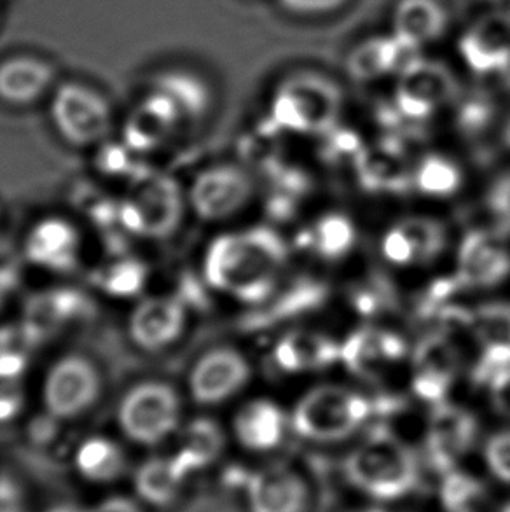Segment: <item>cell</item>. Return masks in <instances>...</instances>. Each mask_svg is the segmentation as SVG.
Here are the masks:
<instances>
[{
    "label": "cell",
    "mask_w": 510,
    "mask_h": 512,
    "mask_svg": "<svg viewBox=\"0 0 510 512\" xmlns=\"http://www.w3.org/2000/svg\"><path fill=\"white\" fill-rule=\"evenodd\" d=\"M186 327V306L170 294L138 301L128 317L131 343L149 353L168 350L184 336Z\"/></svg>",
    "instance_id": "cell-16"
},
{
    "label": "cell",
    "mask_w": 510,
    "mask_h": 512,
    "mask_svg": "<svg viewBox=\"0 0 510 512\" xmlns=\"http://www.w3.org/2000/svg\"><path fill=\"white\" fill-rule=\"evenodd\" d=\"M345 474L359 492L383 502L404 499L420 481L413 451L388 432L357 444L346 457Z\"/></svg>",
    "instance_id": "cell-2"
},
{
    "label": "cell",
    "mask_w": 510,
    "mask_h": 512,
    "mask_svg": "<svg viewBox=\"0 0 510 512\" xmlns=\"http://www.w3.org/2000/svg\"><path fill=\"white\" fill-rule=\"evenodd\" d=\"M187 203L201 221H228L249 205L255 194L254 177L245 168L221 163L205 168L186 189Z\"/></svg>",
    "instance_id": "cell-8"
},
{
    "label": "cell",
    "mask_w": 510,
    "mask_h": 512,
    "mask_svg": "<svg viewBox=\"0 0 510 512\" xmlns=\"http://www.w3.org/2000/svg\"><path fill=\"white\" fill-rule=\"evenodd\" d=\"M49 112L56 132L70 146H100L111 135L114 126L109 102L97 90L84 84L60 86L53 95Z\"/></svg>",
    "instance_id": "cell-6"
},
{
    "label": "cell",
    "mask_w": 510,
    "mask_h": 512,
    "mask_svg": "<svg viewBox=\"0 0 510 512\" xmlns=\"http://www.w3.org/2000/svg\"><path fill=\"white\" fill-rule=\"evenodd\" d=\"M119 429L131 443L158 446L180 429L182 399L166 381L145 380L128 388L118 406Z\"/></svg>",
    "instance_id": "cell-5"
},
{
    "label": "cell",
    "mask_w": 510,
    "mask_h": 512,
    "mask_svg": "<svg viewBox=\"0 0 510 512\" xmlns=\"http://www.w3.org/2000/svg\"><path fill=\"white\" fill-rule=\"evenodd\" d=\"M324 296V285L313 280H301L283 291L276 289L273 296L259 306H264V322L275 324L280 320L294 319L297 315L310 312L324 301Z\"/></svg>",
    "instance_id": "cell-30"
},
{
    "label": "cell",
    "mask_w": 510,
    "mask_h": 512,
    "mask_svg": "<svg viewBox=\"0 0 510 512\" xmlns=\"http://www.w3.org/2000/svg\"><path fill=\"white\" fill-rule=\"evenodd\" d=\"M154 90L163 93L179 109L184 123L203 118L210 105L207 88L198 79L179 72L159 77Z\"/></svg>",
    "instance_id": "cell-32"
},
{
    "label": "cell",
    "mask_w": 510,
    "mask_h": 512,
    "mask_svg": "<svg viewBox=\"0 0 510 512\" xmlns=\"http://www.w3.org/2000/svg\"><path fill=\"white\" fill-rule=\"evenodd\" d=\"M479 434L476 416L451 402L435 406L427 425V457L437 471H453L474 448Z\"/></svg>",
    "instance_id": "cell-15"
},
{
    "label": "cell",
    "mask_w": 510,
    "mask_h": 512,
    "mask_svg": "<svg viewBox=\"0 0 510 512\" xmlns=\"http://www.w3.org/2000/svg\"><path fill=\"white\" fill-rule=\"evenodd\" d=\"M462 369L458 346L444 334H430L411 353V390L428 404L446 402Z\"/></svg>",
    "instance_id": "cell-13"
},
{
    "label": "cell",
    "mask_w": 510,
    "mask_h": 512,
    "mask_svg": "<svg viewBox=\"0 0 510 512\" xmlns=\"http://www.w3.org/2000/svg\"><path fill=\"white\" fill-rule=\"evenodd\" d=\"M357 243V229L350 217L325 214L301 229L297 247L320 261H339L352 252Z\"/></svg>",
    "instance_id": "cell-24"
},
{
    "label": "cell",
    "mask_w": 510,
    "mask_h": 512,
    "mask_svg": "<svg viewBox=\"0 0 510 512\" xmlns=\"http://www.w3.org/2000/svg\"><path fill=\"white\" fill-rule=\"evenodd\" d=\"M456 282L470 291L493 289L510 277V243L491 229L463 236L456 254Z\"/></svg>",
    "instance_id": "cell-12"
},
{
    "label": "cell",
    "mask_w": 510,
    "mask_h": 512,
    "mask_svg": "<svg viewBox=\"0 0 510 512\" xmlns=\"http://www.w3.org/2000/svg\"><path fill=\"white\" fill-rule=\"evenodd\" d=\"M462 170L451 158L428 154L414 163L413 187L430 198H449L462 186Z\"/></svg>",
    "instance_id": "cell-31"
},
{
    "label": "cell",
    "mask_w": 510,
    "mask_h": 512,
    "mask_svg": "<svg viewBox=\"0 0 510 512\" xmlns=\"http://www.w3.org/2000/svg\"><path fill=\"white\" fill-rule=\"evenodd\" d=\"M287 259L282 236L268 226H254L214 238L203 257V277L224 296L259 306L280 287Z\"/></svg>",
    "instance_id": "cell-1"
},
{
    "label": "cell",
    "mask_w": 510,
    "mask_h": 512,
    "mask_svg": "<svg viewBox=\"0 0 510 512\" xmlns=\"http://www.w3.org/2000/svg\"><path fill=\"white\" fill-rule=\"evenodd\" d=\"M289 427L292 429L290 416L269 399H255L243 404L233 420L236 441L254 453H269L280 448Z\"/></svg>",
    "instance_id": "cell-21"
},
{
    "label": "cell",
    "mask_w": 510,
    "mask_h": 512,
    "mask_svg": "<svg viewBox=\"0 0 510 512\" xmlns=\"http://www.w3.org/2000/svg\"><path fill=\"white\" fill-rule=\"evenodd\" d=\"M53 79V69L39 58H11L0 65V98L11 105L34 104Z\"/></svg>",
    "instance_id": "cell-25"
},
{
    "label": "cell",
    "mask_w": 510,
    "mask_h": 512,
    "mask_svg": "<svg viewBox=\"0 0 510 512\" xmlns=\"http://www.w3.org/2000/svg\"><path fill=\"white\" fill-rule=\"evenodd\" d=\"M373 416L366 395L341 385L311 388L290 415L292 430L313 443H338L355 436Z\"/></svg>",
    "instance_id": "cell-3"
},
{
    "label": "cell",
    "mask_w": 510,
    "mask_h": 512,
    "mask_svg": "<svg viewBox=\"0 0 510 512\" xmlns=\"http://www.w3.org/2000/svg\"><path fill=\"white\" fill-rule=\"evenodd\" d=\"M88 512H142V509L133 500L125 499V497H112Z\"/></svg>",
    "instance_id": "cell-37"
},
{
    "label": "cell",
    "mask_w": 510,
    "mask_h": 512,
    "mask_svg": "<svg viewBox=\"0 0 510 512\" xmlns=\"http://www.w3.org/2000/svg\"><path fill=\"white\" fill-rule=\"evenodd\" d=\"M102 394V374L93 360L67 353L55 360L42 381V404L58 420L86 415Z\"/></svg>",
    "instance_id": "cell-7"
},
{
    "label": "cell",
    "mask_w": 510,
    "mask_h": 512,
    "mask_svg": "<svg viewBox=\"0 0 510 512\" xmlns=\"http://www.w3.org/2000/svg\"><path fill=\"white\" fill-rule=\"evenodd\" d=\"M355 512H385V511H380V509H364V511H355Z\"/></svg>",
    "instance_id": "cell-40"
},
{
    "label": "cell",
    "mask_w": 510,
    "mask_h": 512,
    "mask_svg": "<svg viewBox=\"0 0 510 512\" xmlns=\"http://www.w3.org/2000/svg\"><path fill=\"white\" fill-rule=\"evenodd\" d=\"M21 374L23 364L18 357L0 359V422L13 418L21 408Z\"/></svg>",
    "instance_id": "cell-33"
},
{
    "label": "cell",
    "mask_w": 510,
    "mask_h": 512,
    "mask_svg": "<svg viewBox=\"0 0 510 512\" xmlns=\"http://www.w3.org/2000/svg\"><path fill=\"white\" fill-rule=\"evenodd\" d=\"M484 460L498 481L510 485V430L490 437L484 448Z\"/></svg>",
    "instance_id": "cell-34"
},
{
    "label": "cell",
    "mask_w": 510,
    "mask_h": 512,
    "mask_svg": "<svg viewBox=\"0 0 510 512\" xmlns=\"http://www.w3.org/2000/svg\"><path fill=\"white\" fill-rule=\"evenodd\" d=\"M49 512H76V509H72V507H58V509H53V511Z\"/></svg>",
    "instance_id": "cell-38"
},
{
    "label": "cell",
    "mask_w": 510,
    "mask_h": 512,
    "mask_svg": "<svg viewBox=\"0 0 510 512\" xmlns=\"http://www.w3.org/2000/svg\"><path fill=\"white\" fill-rule=\"evenodd\" d=\"M341 360V345L320 331L294 329L283 334L271 350L276 373L297 376L324 371Z\"/></svg>",
    "instance_id": "cell-18"
},
{
    "label": "cell",
    "mask_w": 510,
    "mask_h": 512,
    "mask_svg": "<svg viewBox=\"0 0 510 512\" xmlns=\"http://www.w3.org/2000/svg\"><path fill=\"white\" fill-rule=\"evenodd\" d=\"M83 240L72 222L49 215L35 222L23 243L30 263L51 273H69L81 261Z\"/></svg>",
    "instance_id": "cell-17"
},
{
    "label": "cell",
    "mask_w": 510,
    "mask_h": 512,
    "mask_svg": "<svg viewBox=\"0 0 510 512\" xmlns=\"http://www.w3.org/2000/svg\"><path fill=\"white\" fill-rule=\"evenodd\" d=\"M409 355L407 341L385 327H360L341 343V364L357 378L378 381L395 373Z\"/></svg>",
    "instance_id": "cell-11"
},
{
    "label": "cell",
    "mask_w": 510,
    "mask_h": 512,
    "mask_svg": "<svg viewBox=\"0 0 510 512\" xmlns=\"http://www.w3.org/2000/svg\"><path fill=\"white\" fill-rule=\"evenodd\" d=\"M126 467L125 451L109 437H88L77 448V472L91 483H112L125 474Z\"/></svg>",
    "instance_id": "cell-27"
},
{
    "label": "cell",
    "mask_w": 510,
    "mask_h": 512,
    "mask_svg": "<svg viewBox=\"0 0 510 512\" xmlns=\"http://www.w3.org/2000/svg\"><path fill=\"white\" fill-rule=\"evenodd\" d=\"M353 165L360 184L369 191L400 193L413 187L414 163L399 144L364 146Z\"/></svg>",
    "instance_id": "cell-22"
},
{
    "label": "cell",
    "mask_w": 510,
    "mask_h": 512,
    "mask_svg": "<svg viewBox=\"0 0 510 512\" xmlns=\"http://www.w3.org/2000/svg\"><path fill=\"white\" fill-rule=\"evenodd\" d=\"M338 114L336 91L313 81L287 86L276 98L273 109V119L282 130L308 135L334 130Z\"/></svg>",
    "instance_id": "cell-9"
},
{
    "label": "cell",
    "mask_w": 510,
    "mask_h": 512,
    "mask_svg": "<svg viewBox=\"0 0 510 512\" xmlns=\"http://www.w3.org/2000/svg\"><path fill=\"white\" fill-rule=\"evenodd\" d=\"M448 245V229L434 217L411 215L392 224L381 238V254L397 268L434 263Z\"/></svg>",
    "instance_id": "cell-14"
},
{
    "label": "cell",
    "mask_w": 510,
    "mask_h": 512,
    "mask_svg": "<svg viewBox=\"0 0 510 512\" xmlns=\"http://www.w3.org/2000/svg\"><path fill=\"white\" fill-rule=\"evenodd\" d=\"M439 500L446 512H486L490 493L481 479L453 469L442 476Z\"/></svg>",
    "instance_id": "cell-29"
},
{
    "label": "cell",
    "mask_w": 510,
    "mask_h": 512,
    "mask_svg": "<svg viewBox=\"0 0 510 512\" xmlns=\"http://www.w3.org/2000/svg\"><path fill=\"white\" fill-rule=\"evenodd\" d=\"M186 476L179 471L173 457L145 460L135 472V490L140 499L152 506H168L179 495Z\"/></svg>",
    "instance_id": "cell-28"
},
{
    "label": "cell",
    "mask_w": 510,
    "mask_h": 512,
    "mask_svg": "<svg viewBox=\"0 0 510 512\" xmlns=\"http://www.w3.org/2000/svg\"><path fill=\"white\" fill-rule=\"evenodd\" d=\"M469 331L491 374L510 366V303H486L470 310Z\"/></svg>",
    "instance_id": "cell-23"
},
{
    "label": "cell",
    "mask_w": 510,
    "mask_h": 512,
    "mask_svg": "<svg viewBox=\"0 0 510 512\" xmlns=\"http://www.w3.org/2000/svg\"><path fill=\"white\" fill-rule=\"evenodd\" d=\"M245 488L250 512H306L310 504L304 479L285 465L249 474Z\"/></svg>",
    "instance_id": "cell-19"
},
{
    "label": "cell",
    "mask_w": 510,
    "mask_h": 512,
    "mask_svg": "<svg viewBox=\"0 0 510 512\" xmlns=\"http://www.w3.org/2000/svg\"><path fill=\"white\" fill-rule=\"evenodd\" d=\"M490 207L495 217L510 228V173L498 179L491 189Z\"/></svg>",
    "instance_id": "cell-36"
},
{
    "label": "cell",
    "mask_w": 510,
    "mask_h": 512,
    "mask_svg": "<svg viewBox=\"0 0 510 512\" xmlns=\"http://www.w3.org/2000/svg\"><path fill=\"white\" fill-rule=\"evenodd\" d=\"M490 399L493 408L510 420V366L491 374Z\"/></svg>",
    "instance_id": "cell-35"
},
{
    "label": "cell",
    "mask_w": 510,
    "mask_h": 512,
    "mask_svg": "<svg viewBox=\"0 0 510 512\" xmlns=\"http://www.w3.org/2000/svg\"><path fill=\"white\" fill-rule=\"evenodd\" d=\"M250 380V364L242 352L217 346L194 362L187 388L198 406H219L242 392Z\"/></svg>",
    "instance_id": "cell-10"
},
{
    "label": "cell",
    "mask_w": 510,
    "mask_h": 512,
    "mask_svg": "<svg viewBox=\"0 0 510 512\" xmlns=\"http://www.w3.org/2000/svg\"><path fill=\"white\" fill-rule=\"evenodd\" d=\"M498 512H510V500L507 502V504H504V506L500 507Z\"/></svg>",
    "instance_id": "cell-39"
},
{
    "label": "cell",
    "mask_w": 510,
    "mask_h": 512,
    "mask_svg": "<svg viewBox=\"0 0 510 512\" xmlns=\"http://www.w3.org/2000/svg\"><path fill=\"white\" fill-rule=\"evenodd\" d=\"M184 123L179 109L168 98L152 91L135 107L123 126L125 146L131 153H152L165 146Z\"/></svg>",
    "instance_id": "cell-20"
},
{
    "label": "cell",
    "mask_w": 510,
    "mask_h": 512,
    "mask_svg": "<svg viewBox=\"0 0 510 512\" xmlns=\"http://www.w3.org/2000/svg\"><path fill=\"white\" fill-rule=\"evenodd\" d=\"M180 444L173 462L184 476L214 464L226 448V436L219 423L196 418L180 430Z\"/></svg>",
    "instance_id": "cell-26"
},
{
    "label": "cell",
    "mask_w": 510,
    "mask_h": 512,
    "mask_svg": "<svg viewBox=\"0 0 510 512\" xmlns=\"http://www.w3.org/2000/svg\"><path fill=\"white\" fill-rule=\"evenodd\" d=\"M189 203L179 182L166 175H145L121 203V222L133 235L165 240L180 228Z\"/></svg>",
    "instance_id": "cell-4"
}]
</instances>
